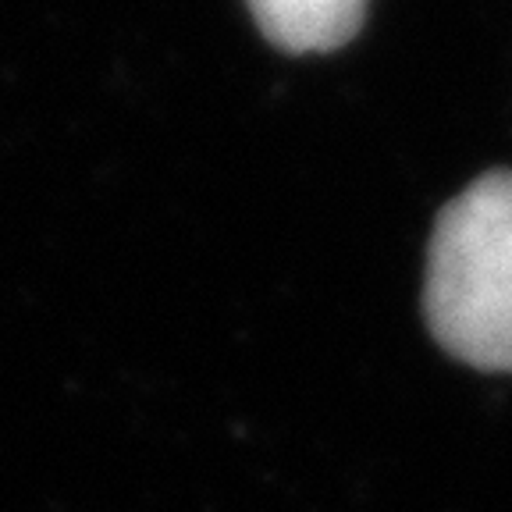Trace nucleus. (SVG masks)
Returning a JSON list of instances; mask_svg holds the SVG:
<instances>
[{"mask_svg": "<svg viewBox=\"0 0 512 512\" xmlns=\"http://www.w3.org/2000/svg\"><path fill=\"white\" fill-rule=\"evenodd\" d=\"M264 40L288 54H328L363 29L367 0H246Z\"/></svg>", "mask_w": 512, "mask_h": 512, "instance_id": "2", "label": "nucleus"}, {"mask_svg": "<svg viewBox=\"0 0 512 512\" xmlns=\"http://www.w3.org/2000/svg\"><path fill=\"white\" fill-rule=\"evenodd\" d=\"M434 342L477 370H512V171L473 178L441 207L427 246Z\"/></svg>", "mask_w": 512, "mask_h": 512, "instance_id": "1", "label": "nucleus"}]
</instances>
